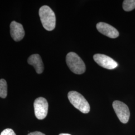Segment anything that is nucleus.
I'll use <instances>...</instances> for the list:
<instances>
[{
  "mask_svg": "<svg viewBox=\"0 0 135 135\" xmlns=\"http://www.w3.org/2000/svg\"><path fill=\"white\" fill-rule=\"evenodd\" d=\"M66 63L71 71L78 75L83 74L86 71L85 64L82 59L74 52H70L66 56Z\"/></svg>",
  "mask_w": 135,
  "mask_h": 135,
  "instance_id": "obj_2",
  "label": "nucleus"
},
{
  "mask_svg": "<svg viewBox=\"0 0 135 135\" xmlns=\"http://www.w3.org/2000/svg\"><path fill=\"white\" fill-rule=\"evenodd\" d=\"M28 63L34 67L38 74L42 73L44 71V64L41 56L38 54L31 55L28 59Z\"/></svg>",
  "mask_w": 135,
  "mask_h": 135,
  "instance_id": "obj_9",
  "label": "nucleus"
},
{
  "mask_svg": "<svg viewBox=\"0 0 135 135\" xmlns=\"http://www.w3.org/2000/svg\"><path fill=\"white\" fill-rule=\"evenodd\" d=\"M34 107L35 114L38 119L43 120L46 117L48 112V103L46 99L43 97L36 99Z\"/></svg>",
  "mask_w": 135,
  "mask_h": 135,
  "instance_id": "obj_5",
  "label": "nucleus"
},
{
  "mask_svg": "<svg viewBox=\"0 0 135 135\" xmlns=\"http://www.w3.org/2000/svg\"><path fill=\"white\" fill-rule=\"evenodd\" d=\"M10 34L11 37L16 42H19L23 39L25 31L22 25L13 21L10 24Z\"/></svg>",
  "mask_w": 135,
  "mask_h": 135,
  "instance_id": "obj_8",
  "label": "nucleus"
},
{
  "mask_svg": "<svg viewBox=\"0 0 135 135\" xmlns=\"http://www.w3.org/2000/svg\"><path fill=\"white\" fill-rule=\"evenodd\" d=\"M59 135H71L69 134H60Z\"/></svg>",
  "mask_w": 135,
  "mask_h": 135,
  "instance_id": "obj_14",
  "label": "nucleus"
},
{
  "mask_svg": "<svg viewBox=\"0 0 135 135\" xmlns=\"http://www.w3.org/2000/svg\"><path fill=\"white\" fill-rule=\"evenodd\" d=\"M7 96V84L5 79L0 80V97L5 98Z\"/></svg>",
  "mask_w": 135,
  "mask_h": 135,
  "instance_id": "obj_10",
  "label": "nucleus"
},
{
  "mask_svg": "<svg viewBox=\"0 0 135 135\" xmlns=\"http://www.w3.org/2000/svg\"><path fill=\"white\" fill-rule=\"evenodd\" d=\"M28 135H46L40 132H34L31 133H29Z\"/></svg>",
  "mask_w": 135,
  "mask_h": 135,
  "instance_id": "obj_13",
  "label": "nucleus"
},
{
  "mask_svg": "<svg viewBox=\"0 0 135 135\" xmlns=\"http://www.w3.org/2000/svg\"><path fill=\"white\" fill-rule=\"evenodd\" d=\"M39 16L44 28L51 31L56 27V16L53 11L48 6H43L39 10Z\"/></svg>",
  "mask_w": 135,
  "mask_h": 135,
  "instance_id": "obj_1",
  "label": "nucleus"
},
{
  "mask_svg": "<svg viewBox=\"0 0 135 135\" xmlns=\"http://www.w3.org/2000/svg\"><path fill=\"white\" fill-rule=\"evenodd\" d=\"M68 97L73 105L83 113L87 114L90 112V107L89 103L79 93L71 91L68 93Z\"/></svg>",
  "mask_w": 135,
  "mask_h": 135,
  "instance_id": "obj_3",
  "label": "nucleus"
},
{
  "mask_svg": "<svg viewBox=\"0 0 135 135\" xmlns=\"http://www.w3.org/2000/svg\"><path fill=\"white\" fill-rule=\"evenodd\" d=\"M94 60L99 66L109 70H113L118 67V63L111 57L103 54H97L94 57Z\"/></svg>",
  "mask_w": 135,
  "mask_h": 135,
  "instance_id": "obj_6",
  "label": "nucleus"
},
{
  "mask_svg": "<svg viewBox=\"0 0 135 135\" xmlns=\"http://www.w3.org/2000/svg\"><path fill=\"white\" fill-rule=\"evenodd\" d=\"M96 28L100 33L110 38L115 39L119 35V33L116 28L106 23H98L97 24Z\"/></svg>",
  "mask_w": 135,
  "mask_h": 135,
  "instance_id": "obj_7",
  "label": "nucleus"
},
{
  "mask_svg": "<svg viewBox=\"0 0 135 135\" xmlns=\"http://www.w3.org/2000/svg\"><path fill=\"white\" fill-rule=\"evenodd\" d=\"M113 107L119 120L122 123H127L129 121L130 116L128 107L122 102L115 101L113 103Z\"/></svg>",
  "mask_w": 135,
  "mask_h": 135,
  "instance_id": "obj_4",
  "label": "nucleus"
},
{
  "mask_svg": "<svg viewBox=\"0 0 135 135\" xmlns=\"http://www.w3.org/2000/svg\"><path fill=\"white\" fill-rule=\"evenodd\" d=\"M123 9L127 12L131 11L135 9V0H125L123 3Z\"/></svg>",
  "mask_w": 135,
  "mask_h": 135,
  "instance_id": "obj_11",
  "label": "nucleus"
},
{
  "mask_svg": "<svg viewBox=\"0 0 135 135\" xmlns=\"http://www.w3.org/2000/svg\"><path fill=\"white\" fill-rule=\"evenodd\" d=\"M1 135H16L14 131L11 129H7L3 131Z\"/></svg>",
  "mask_w": 135,
  "mask_h": 135,
  "instance_id": "obj_12",
  "label": "nucleus"
}]
</instances>
